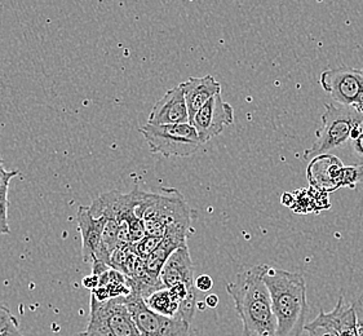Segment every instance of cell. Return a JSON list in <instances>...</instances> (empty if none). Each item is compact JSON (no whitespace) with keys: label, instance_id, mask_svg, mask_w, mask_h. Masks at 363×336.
I'll return each mask as SVG.
<instances>
[{"label":"cell","instance_id":"1","mask_svg":"<svg viewBox=\"0 0 363 336\" xmlns=\"http://www.w3.org/2000/svg\"><path fill=\"white\" fill-rule=\"evenodd\" d=\"M269 268L267 264L255 265L238 273L235 281L226 285V293L242 321L243 336H277V318L264 282Z\"/></svg>","mask_w":363,"mask_h":336},{"label":"cell","instance_id":"2","mask_svg":"<svg viewBox=\"0 0 363 336\" xmlns=\"http://www.w3.org/2000/svg\"><path fill=\"white\" fill-rule=\"evenodd\" d=\"M264 282L277 318V336H301L309 313L304 276L296 271L269 268Z\"/></svg>","mask_w":363,"mask_h":336},{"label":"cell","instance_id":"3","mask_svg":"<svg viewBox=\"0 0 363 336\" xmlns=\"http://www.w3.org/2000/svg\"><path fill=\"white\" fill-rule=\"evenodd\" d=\"M135 213L143 220L146 235L163 238L168 228L176 224H193L194 211L182 193L174 188H162L160 193L133 189Z\"/></svg>","mask_w":363,"mask_h":336},{"label":"cell","instance_id":"4","mask_svg":"<svg viewBox=\"0 0 363 336\" xmlns=\"http://www.w3.org/2000/svg\"><path fill=\"white\" fill-rule=\"evenodd\" d=\"M362 121V114L353 106L337 103H325L322 125L317 131V141L304 152V159L312 161L315 157L326 155L334 149L345 147L349 144L352 131Z\"/></svg>","mask_w":363,"mask_h":336},{"label":"cell","instance_id":"5","mask_svg":"<svg viewBox=\"0 0 363 336\" xmlns=\"http://www.w3.org/2000/svg\"><path fill=\"white\" fill-rule=\"evenodd\" d=\"M152 153L164 157L186 158L199 150L203 142L196 128L189 123L184 125H145L140 128Z\"/></svg>","mask_w":363,"mask_h":336},{"label":"cell","instance_id":"6","mask_svg":"<svg viewBox=\"0 0 363 336\" xmlns=\"http://www.w3.org/2000/svg\"><path fill=\"white\" fill-rule=\"evenodd\" d=\"M88 336H143L124 298L100 303L91 296Z\"/></svg>","mask_w":363,"mask_h":336},{"label":"cell","instance_id":"7","mask_svg":"<svg viewBox=\"0 0 363 336\" xmlns=\"http://www.w3.org/2000/svg\"><path fill=\"white\" fill-rule=\"evenodd\" d=\"M124 300L141 335L196 336L190 323L182 318H169L155 313L138 293H131Z\"/></svg>","mask_w":363,"mask_h":336},{"label":"cell","instance_id":"8","mask_svg":"<svg viewBox=\"0 0 363 336\" xmlns=\"http://www.w3.org/2000/svg\"><path fill=\"white\" fill-rule=\"evenodd\" d=\"M320 87L335 103L353 106L363 94V73L359 69L340 66L320 74Z\"/></svg>","mask_w":363,"mask_h":336},{"label":"cell","instance_id":"9","mask_svg":"<svg viewBox=\"0 0 363 336\" xmlns=\"http://www.w3.org/2000/svg\"><path fill=\"white\" fill-rule=\"evenodd\" d=\"M234 122V109L230 103L223 100L221 95L212 97L202 109L196 113L191 122L196 128L201 141L206 144L210 140L215 139L226 127Z\"/></svg>","mask_w":363,"mask_h":336},{"label":"cell","instance_id":"10","mask_svg":"<svg viewBox=\"0 0 363 336\" xmlns=\"http://www.w3.org/2000/svg\"><path fill=\"white\" fill-rule=\"evenodd\" d=\"M189 123V111L182 88L179 86L168 89L166 95L158 100L147 118V125H166Z\"/></svg>","mask_w":363,"mask_h":336},{"label":"cell","instance_id":"11","mask_svg":"<svg viewBox=\"0 0 363 336\" xmlns=\"http://www.w3.org/2000/svg\"><path fill=\"white\" fill-rule=\"evenodd\" d=\"M342 162L331 154L313 158L306 168V179L314 189L323 193H331L339 189V176L342 172Z\"/></svg>","mask_w":363,"mask_h":336},{"label":"cell","instance_id":"12","mask_svg":"<svg viewBox=\"0 0 363 336\" xmlns=\"http://www.w3.org/2000/svg\"><path fill=\"white\" fill-rule=\"evenodd\" d=\"M313 329H325L340 336H358L356 308L344 306V300L340 298L334 312L328 315L320 312L315 321L306 325V330Z\"/></svg>","mask_w":363,"mask_h":336},{"label":"cell","instance_id":"13","mask_svg":"<svg viewBox=\"0 0 363 336\" xmlns=\"http://www.w3.org/2000/svg\"><path fill=\"white\" fill-rule=\"evenodd\" d=\"M180 87L182 88L189 111L190 125L196 113L202 109L212 97L221 95V83H218L210 74L202 78H189L188 81L180 83Z\"/></svg>","mask_w":363,"mask_h":336},{"label":"cell","instance_id":"14","mask_svg":"<svg viewBox=\"0 0 363 336\" xmlns=\"http://www.w3.org/2000/svg\"><path fill=\"white\" fill-rule=\"evenodd\" d=\"M77 223L82 235V254L86 263L94 262L96 252L101 243L102 232L106 218H94L88 206H80L77 211Z\"/></svg>","mask_w":363,"mask_h":336},{"label":"cell","instance_id":"15","mask_svg":"<svg viewBox=\"0 0 363 336\" xmlns=\"http://www.w3.org/2000/svg\"><path fill=\"white\" fill-rule=\"evenodd\" d=\"M160 281L166 289H171L180 284L196 287L194 267L188 246L176 250L174 254L169 256L167 263L164 264L160 273Z\"/></svg>","mask_w":363,"mask_h":336},{"label":"cell","instance_id":"16","mask_svg":"<svg viewBox=\"0 0 363 336\" xmlns=\"http://www.w3.org/2000/svg\"><path fill=\"white\" fill-rule=\"evenodd\" d=\"M146 306L150 308L153 312L169 318H177L180 312V304L176 303L168 289H162L160 291L152 293L145 300Z\"/></svg>","mask_w":363,"mask_h":336},{"label":"cell","instance_id":"17","mask_svg":"<svg viewBox=\"0 0 363 336\" xmlns=\"http://www.w3.org/2000/svg\"><path fill=\"white\" fill-rule=\"evenodd\" d=\"M363 181V163L344 166L339 176V189L340 188H349L356 189L357 185Z\"/></svg>","mask_w":363,"mask_h":336},{"label":"cell","instance_id":"18","mask_svg":"<svg viewBox=\"0 0 363 336\" xmlns=\"http://www.w3.org/2000/svg\"><path fill=\"white\" fill-rule=\"evenodd\" d=\"M0 336H23L15 315L0 304Z\"/></svg>","mask_w":363,"mask_h":336},{"label":"cell","instance_id":"19","mask_svg":"<svg viewBox=\"0 0 363 336\" xmlns=\"http://www.w3.org/2000/svg\"><path fill=\"white\" fill-rule=\"evenodd\" d=\"M163 238H158V237H150L146 235L145 238L141 242H138V245H135L132 250L135 251V254L141 259V260H146L149 256L153 254L157 247L160 246V242Z\"/></svg>","mask_w":363,"mask_h":336},{"label":"cell","instance_id":"20","mask_svg":"<svg viewBox=\"0 0 363 336\" xmlns=\"http://www.w3.org/2000/svg\"><path fill=\"white\" fill-rule=\"evenodd\" d=\"M349 147L354 155L363 159V121L352 131Z\"/></svg>","mask_w":363,"mask_h":336},{"label":"cell","instance_id":"21","mask_svg":"<svg viewBox=\"0 0 363 336\" xmlns=\"http://www.w3.org/2000/svg\"><path fill=\"white\" fill-rule=\"evenodd\" d=\"M18 175V171H7L3 166H0V198H8L9 183Z\"/></svg>","mask_w":363,"mask_h":336},{"label":"cell","instance_id":"22","mask_svg":"<svg viewBox=\"0 0 363 336\" xmlns=\"http://www.w3.org/2000/svg\"><path fill=\"white\" fill-rule=\"evenodd\" d=\"M8 198H0V235L11 233V229L8 225Z\"/></svg>","mask_w":363,"mask_h":336},{"label":"cell","instance_id":"23","mask_svg":"<svg viewBox=\"0 0 363 336\" xmlns=\"http://www.w3.org/2000/svg\"><path fill=\"white\" fill-rule=\"evenodd\" d=\"M213 287V279L207 276V274H202L199 277L196 278V291L201 293H208Z\"/></svg>","mask_w":363,"mask_h":336},{"label":"cell","instance_id":"24","mask_svg":"<svg viewBox=\"0 0 363 336\" xmlns=\"http://www.w3.org/2000/svg\"><path fill=\"white\" fill-rule=\"evenodd\" d=\"M91 293H92L91 296H92L94 299L97 300V301H100V303L110 300L109 290H108L105 286H99L96 290L91 291Z\"/></svg>","mask_w":363,"mask_h":336},{"label":"cell","instance_id":"25","mask_svg":"<svg viewBox=\"0 0 363 336\" xmlns=\"http://www.w3.org/2000/svg\"><path fill=\"white\" fill-rule=\"evenodd\" d=\"M82 285H83V287H86L87 290L94 291V290H96V289L100 286V277H99V276H95V274L87 276V277L83 278Z\"/></svg>","mask_w":363,"mask_h":336},{"label":"cell","instance_id":"26","mask_svg":"<svg viewBox=\"0 0 363 336\" xmlns=\"http://www.w3.org/2000/svg\"><path fill=\"white\" fill-rule=\"evenodd\" d=\"M204 304H206V307L211 308V309H213V308H216L218 306V295H215V293H211L208 295L206 299H204Z\"/></svg>","mask_w":363,"mask_h":336},{"label":"cell","instance_id":"27","mask_svg":"<svg viewBox=\"0 0 363 336\" xmlns=\"http://www.w3.org/2000/svg\"><path fill=\"white\" fill-rule=\"evenodd\" d=\"M311 336H330V332L325 329L308 330Z\"/></svg>","mask_w":363,"mask_h":336},{"label":"cell","instance_id":"28","mask_svg":"<svg viewBox=\"0 0 363 336\" xmlns=\"http://www.w3.org/2000/svg\"><path fill=\"white\" fill-rule=\"evenodd\" d=\"M353 108H354L358 113H361L363 116V94L361 95V97L358 99V101L353 105Z\"/></svg>","mask_w":363,"mask_h":336},{"label":"cell","instance_id":"29","mask_svg":"<svg viewBox=\"0 0 363 336\" xmlns=\"http://www.w3.org/2000/svg\"><path fill=\"white\" fill-rule=\"evenodd\" d=\"M74 336H88V334L86 331H83V332H78V334H75Z\"/></svg>","mask_w":363,"mask_h":336},{"label":"cell","instance_id":"30","mask_svg":"<svg viewBox=\"0 0 363 336\" xmlns=\"http://www.w3.org/2000/svg\"><path fill=\"white\" fill-rule=\"evenodd\" d=\"M1 163H3V158H1V155H0V166H1Z\"/></svg>","mask_w":363,"mask_h":336},{"label":"cell","instance_id":"31","mask_svg":"<svg viewBox=\"0 0 363 336\" xmlns=\"http://www.w3.org/2000/svg\"><path fill=\"white\" fill-rule=\"evenodd\" d=\"M361 70H362V73H363V67H362V69H361Z\"/></svg>","mask_w":363,"mask_h":336}]
</instances>
